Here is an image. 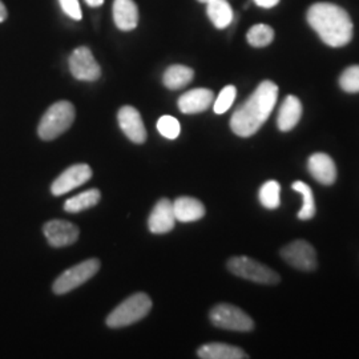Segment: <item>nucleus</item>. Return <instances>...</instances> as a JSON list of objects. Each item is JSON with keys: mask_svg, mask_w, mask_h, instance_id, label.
<instances>
[{"mask_svg": "<svg viewBox=\"0 0 359 359\" xmlns=\"http://www.w3.org/2000/svg\"><path fill=\"white\" fill-rule=\"evenodd\" d=\"M278 97V87L273 81H262L257 90L240 105L231 118V128L240 137H250L258 132L271 115Z\"/></svg>", "mask_w": 359, "mask_h": 359, "instance_id": "obj_1", "label": "nucleus"}, {"mask_svg": "<svg viewBox=\"0 0 359 359\" xmlns=\"http://www.w3.org/2000/svg\"><path fill=\"white\" fill-rule=\"evenodd\" d=\"M310 27L330 47H344L353 38V22L348 13L332 3H316L308 11Z\"/></svg>", "mask_w": 359, "mask_h": 359, "instance_id": "obj_2", "label": "nucleus"}, {"mask_svg": "<svg viewBox=\"0 0 359 359\" xmlns=\"http://www.w3.org/2000/svg\"><path fill=\"white\" fill-rule=\"evenodd\" d=\"M75 120V107L69 102L52 104L39 123V137L44 142H51L63 135Z\"/></svg>", "mask_w": 359, "mask_h": 359, "instance_id": "obj_3", "label": "nucleus"}, {"mask_svg": "<svg viewBox=\"0 0 359 359\" xmlns=\"http://www.w3.org/2000/svg\"><path fill=\"white\" fill-rule=\"evenodd\" d=\"M152 309V299L145 293H136L123 301L107 317V325L112 329L126 327L140 321Z\"/></svg>", "mask_w": 359, "mask_h": 359, "instance_id": "obj_4", "label": "nucleus"}, {"mask_svg": "<svg viewBox=\"0 0 359 359\" xmlns=\"http://www.w3.org/2000/svg\"><path fill=\"white\" fill-rule=\"evenodd\" d=\"M228 269L237 277L262 285L280 283V276L269 266L258 262L250 257H233L228 261Z\"/></svg>", "mask_w": 359, "mask_h": 359, "instance_id": "obj_5", "label": "nucleus"}, {"mask_svg": "<svg viewBox=\"0 0 359 359\" xmlns=\"http://www.w3.org/2000/svg\"><path fill=\"white\" fill-rule=\"evenodd\" d=\"M99 269H100V261L97 258L86 259L75 266L65 270L62 276H59L53 283L52 290L55 294L59 295L69 293L80 285L90 281Z\"/></svg>", "mask_w": 359, "mask_h": 359, "instance_id": "obj_6", "label": "nucleus"}, {"mask_svg": "<svg viewBox=\"0 0 359 359\" xmlns=\"http://www.w3.org/2000/svg\"><path fill=\"white\" fill-rule=\"evenodd\" d=\"M209 318L212 323L224 330L231 332H250L255 329V322L237 306L229 304H219L210 310Z\"/></svg>", "mask_w": 359, "mask_h": 359, "instance_id": "obj_7", "label": "nucleus"}, {"mask_svg": "<svg viewBox=\"0 0 359 359\" xmlns=\"http://www.w3.org/2000/svg\"><path fill=\"white\" fill-rule=\"evenodd\" d=\"M72 76L81 81H96L102 76V68L88 47H79L68 59Z\"/></svg>", "mask_w": 359, "mask_h": 359, "instance_id": "obj_8", "label": "nucleus"}, {"mask_svg": "<svg viewBox=\"0 0 359 359\" xmlns=\"http://www.w3.org/2000/svg\"><path fill=\"white\" fill-rule=\"evenodd\" d=\"M283 259L295 269L311 271L317 268V255L308 241L297 240L281 250Z\"/></svg>", "mask_w": 359, "mask_h": 359, "instance_id": "obj_9", "label": "nucleus"}, {"mask_svg": "<svg viewBox=\"0 0 359 359\" xmlns=\"http://www.w3.org/2000/svg\"><path fill=\"white\" fill-rule=\"evenodd\" d=\"M92 177V169L87 164H75L67 168L65 172L52 182L51 193L53 196H63L86 184Z\"/></svg>", "mask_w": 359, "mask_h": 359, "instance_id": "obj_10", "label": "nucleus"}, {"mask_svg": "<svg viewBox=\"0 0 359 359\" xmlns=\"http://www.w3.org/2000/svg\"><path fill=\"white\" fill-rule=\"evenodd\" d=\"M43 231L48 244L53 248H65L68 245L75 244L80 234L75 224L63 219H52L46 222Z\"/></svg>", "mask_w": 359, "mask_h": 359, "instance_id": "obj_11", "label": "nucleus"}, {"mask_svg": "<svg viewBox=\"0 0 359 359\" xmlns=\"http://www.w3.org/2000/svg\"><path fill=\"white\" fill-rule=\"evenodd\" d=\"M118 126L124 135L135 144H142L147 140V130L142 123V115L139 111L130 105L121 107L117 114Z\"/></svg>", "mask_w": 359, "mask_h": 359, "instance_id": "obj_12", "label": "nucleus"}, {"mask_svg": "<svg viewBox=\"0 0 359 359\" xmlns=\"http://www.w3.org/2000/svg\"><path fill=\"white\" fill-rule=\"evenodd\" d=\"M176 216L173 210V203L168 198H161L148 218V228L154 234H165L175 228Z\"/></svg>", "mask_w": 359, "mask_h": 359, "instance_id": "obj_13", "label": "nucleus"}, {"mask_svg": "<svg viewBox=\"0 0 359 359\" xmlns=\"http://www.w3.org/2000/svg\"><path fill=\"white\" fill-rule=\"evenodd\" d=\"M215 100V93L208 88L188 90L180 96L179 109L185 115H194L206 111Z\"/></svg>", "mask_w": 359, "mask_h": 359, "instance_id": "obj_14", "label": "nucleus"}, {"mask_svg": "<svg viewBox=\"0 0 359 359\" xmlns=\"http://www.w3.org/2000/svg\"><path fill=\"white\" fill-rule=\"evenodd\" d=\"M310 175L323 185H332L337 180V167L329 154L317 152L309 157Z\"/></svg>", "mask_w": 359, "mask_h": 359, "instance_id": "obj_15", "label": "nucleus"}, {"mask_svg": "<svg viewBox=\"0 0 359 359\" xmlns=\"http://www.w3.org/2000/svg\"><path fill=\"white\" fill-rule=\"evenodd\" d=\"M114 20L118 29L132 31L139 23V8L133 0H115L114 1Z\"/></svg>", "mask_w": 359, "mask_h": 359, "instance_id": "obj_16", "label": "nucleus"}, {"mask_svg": "<svg viewBox=\"0 0 359 359\" xmlns=\"http://www.w3.org/2000/svg\"><path fill=\"white\" fill-rule=\"evenodd\" d=\"M301 116H302V104L298 97L289 95L283 100V105L280 108L278 117H277V126L280 130L289 132L299 123Z\"/></svg>", "mask_w": 359, "mask_h": 359, "instance_id": "obj_17", "label": "nucleus"}, {"mask_svg": "<svg viewBox=\"0 0 359 359\" xmlns=\"http://www.w3.org/2000/svg\"><path fill=\"white\" fill-rule=\"evenodd\" d=\"M173 210L180 222H194L205 216V206L193 197H179L173 203Z\"/></svg>", "mask_w": 359, "mask_h": 359, "instance_id": "obj_18", "label": "nucleus"}, {"mask_svg": "<svg viewBox=\"0 0 359 359\" xmlns=\"http://www.w3.org/2000/svg\"><path fill=\"white\" fill-rule=\"evenodd\" d=\"M197 355L203 359H246L248 354L240 347L226 344H205L198 348Z\"/></svg>", "mask_w": 359, "mask_h": 359, "instance_id": "obj_19", "label": "nucleus"}, {"mask_svg": "<svg viewBox=\"0 0 359 359\" xmlns=\"http://www.w3.org/2000/svg\"><path fill=\"white\" fill-rule=\"evenodd\" d=\"M206 13L218 29L231 26L234 16L231 6L226 0H212L206 3Z\"/></svg>", "mask_w": 359, "mask_h": 359, "instance_id": "obj_20", "label": "nucleus"}, {"mask_svg": "<svg viewBox=\"0 0 359 359\" xmlns=\"http://www.w3.org/2000/svg\"><path fill=\"white\" fill-rule=\"evenodd\" d=\"M194 77V71L187 65H175L168 67L164 72L163 83L169 90H176L188 86Z\"/></svg>", "mask_w": 359, "mask_h": 359, "instance_id": "obj_21", "label": "nucleus"}, {"mask_svg": "<svg viewBox=\"0 0 359 359\" xmlns=\"http://www.w3.org/2000/svg\"><path fill=\"white\" fill-rule=\"evenodd\" d=\"M100 198H102V193L99 189H90L67 200L65 210L68 213H79L96 205L100 201Z\"/></svg>", "mask_w": 359, "mask_h": 359, "instance_id": "obj_22", "label": "nucleus"}, {"mask_svg": "<svg viewBox=\"0 0 359 359\" xmlns=\"http://www.w3.org/2000/svg\"><path fill=\"white\" fill-rule=\"evenodd\" d=\"M259 201L266 209H277L281 205V185L278 181H266L259 189Z\"/></svg>", "mask_w": 359, "mask_h": 359, "instance_id": "obj_23", "label": "nucleus"}, {"mask_svg": "<svg viewBox=\"0 0 359 359\" xmlns=\"http://www.w3.org/2000/svg\"><path fill=\"white\" fill-rule=\"evenodd\" d=\"M292 188L294 189L295 192L302 194V197H304V205L301 208V210L298 212V218L302 219V221H306V219L314 217L316 203H314L313 192H311L308 184H305L302 181H295V182H293Z\"/></svg>", "mask_w": 359, "mask_h": 359, "instance_id": "obj_24", "label": "nucleus"}, {"mask_svg": "<svg viewBox=\"0 0 359 359\" xmlns=\"http://www.w3.org/2000/svg\"><path fill=\"white\" fill-rule=\"evenodd\" d=\"M246 39L252 47H256V48L266 47L274 39V31L271 27L266 25H256L248 31Z\"/></svg>", "mask_w": 359, "mask_h": 359, "instance_id": "obj_25", "label": "nucleus"}, {"mask_svg": "<svg viewBox=\"0 0 359 359\" xmlns=\"http://www.w3.org/2000/svg\"><path fill=\"white\" fill-rule=\"evenodd\" d=\"M157 130L161 136L167 137L169 140H175L179 137L181 130L179 120L173 116H161L157 121Z\"/></svg>", "mask_w": 359, "mask_h": 359, "instance_id": "obj_26", "label": "nucleus"}, {"mask_svg": "<svg viewBox=\"0 0 359 359\" xmlns=\"http://www.w3.org/2000/svg\"><path fill=\"white\" fill-rule=\"evenodd\" d=\"M341 88L348 93L359 92V65H351L346 68L339 77Z\"/></svg>", "mask_w": 359, "mask_h": 359, "instance_id": "obj_27", "label": "nucleus"}, {"mask_svg": "<svg viewBox=\"0 0 359 359\" xmlns=\"http://www.w3.org/2000/svg\"><path fill=\"white\" fill-rule=\"evenodd\" d=\"M237 96V90L234 86H226L224 90L219 92L217 99L215 100L213 109L217 115L225 114L231 107V104L234 103V99Z\"/></svg>", "mask_w": 359, "mask_h": 359, "instance_id": "obj_28", "label": "nucleus"}, {"mask_svg": "<svg viewBox=\"0 0 359 359\" xmlns=\"http://www.w3.org/2000/svg\"><path fill=\"white\" fill-rule=\"evenodd\" d=\"M59 3L67 16H69L74 20H81L83 13H81V7L79 4V0H59Z\"/></svg>", "mask_w": 359, "mask_h": 359, "instance_id": "obj_29", "label": "nucleus"}, {"mask_svg": "<svg viewBox=\"0 0 359 359\" xmlns=\"http://www.w3.org/2000/svg\"><path fill=\"white\" fill-rule=\"evenodd\" d=\"M255 3L262 8H273L280 3V0H255Z\"/></svg>", "mask_w": 359, "mask_h": 359, "instance_id": "obj_30", "label": "nucleus"}, {"mask_svg": "<svg viewBox=\"0 0 359 359\" xmlns=\"http://www.w3.org/2000/svg\"><path fill=\"white\" fill-rule=\"evenodd\" d=\"M7 16H8V13H7V8H6V6L3 4V1L0 0V23L6 22Z\"/></svg>", "mask_w": 359, "mask_h": 359, "instance_id": "obj_31", "label": "nucleus"}, {"mask_svg": "<svg viewBox=\"0 0 359 359\" xmlns=\"http://www.w3.org/2000/svg\"><path fill=\"white\" fill-rule=\"evenodd\" d=\"M86 3H87L90 7H100L104 3V0H86Z\"/></svg>", "mask_w": 359, "mask_h": 359, "instance_id": "obj_32", "label": "nucleus"}, {"mask_svg": "<svg viewBox=\"0 0 359 359\" xmlns=\"http://www.w3.org/2000/svg\"><path fill=\"white\" fill-rule=\"evenodd\" d=\"M198 1H200V3H209V1H212V0H198Z\"/></svg>", "mask_w": 359, "mask_h": 359, "instance_id": "obj_33", "label": "nucleus"}]
</instances>
